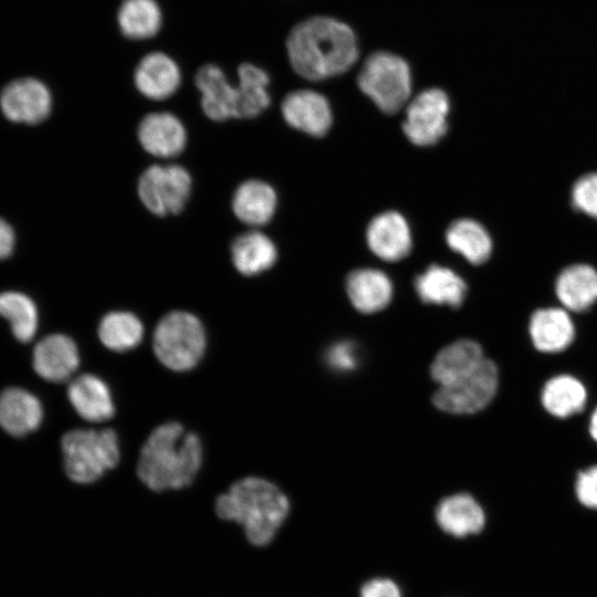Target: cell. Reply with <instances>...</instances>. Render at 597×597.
<instances>
[{
	"instance_id": "cell-1",
	"label": "cell",
	"mask_w": 597,
	"mask_h": 597,
	"mask_svg": "<svg viewBox=\"0 0 597 597\" xmlns=\"http://www.w3.org/2000/svg\"><path fill=\"white\" fill-rule=\"evenodd\" d=\"M286 48L294 71L312 81L346 72L358 54L352 29L326 17L311 18L295 25L289 34Z\"/></svg>"
},
{
	"instance_id": "cell-2",
	"label": "cell",
	"mask_w": 597,
	"mask_h": 597,
	"mask_svg": "<svg viewBox=\"0 0 597 597\" xmlns=\"http://www.w3.org/2000/svg\"><path fill=\"white\" fill-rule=\"evenodd\" d=\"M202 444L195 432L175 421L156 427L143 444L137 475L151 491L179 490L192 483L202 463Z\"/></svg>"
},
{
	"instance_id": "cell-3",
	"label": "cell",
	"mask_w": 597,
	"mask_h": 597,
	"mask_svg": "<svg viewBox=\"0 0 597 597\" xmlns=\"http://www.w3.org/2000/svg\"><path fill=\"white\" fill-rule=\"evenodd\" d=\"M290 511L286 495L274 483L247 476L232 483L216 500V513L226 521L242 525L250 543L269 544Z\"/></svg>"
},
{
	"instance_id": "cell-4",
	"label": "cell",
	"mask_w": 597,
	"mask_h": 597,
	"mask_svg": "<svg viewBox=\"0 0 597 597\" xmlns=\"http://www.w3.org/2000/svg\"><path fill=\"white\" fill-rule=\"evenodd\" d=\"M65 473L70 480L90 484L114 469L121 458L117 433L111 429H74L61 440Z\"/></svg>"
},
{
	"instance_id": "cell-5",
	"label": "cell",
	"mask_w": 597,
	"mask_h": 597,
	"mask_svg": "<svg viewBox=\"0 0 597 597\" xmlns=\"http://www.w3.org/2000/svg\"><path fill=\"white\" fill-rule=\"evenodd\" d=\"M207 347L206 329L201 321L186 311H172L156 325L153 349L168 369L187 371L202 359Z\"/></svg>"
},
{
	"instance_id": "cell-6",
	"label": "cell",
	"mask_w": 597,
	"mask_h": 597,
	"mask_svg": "<svg viewBox=\"0 0 597 597\" xmlns=\"http://www.w3.org/2000/svg\"><path fill=\"white\" fill-rule=\"evenodd\" d=\"M357 82L363 93L386 114L398 112L411 92L408 64L400 56L388 52L371 54L365 61Z\"/></svg>"
},
{
	"instance_id": "cell-7",
	"label": "cell",
	"mask_w": 597,
	"mask_h": 597,
	"mask_svg": "<svg viewBox=\"0 0 597 597\" xmlns=\"http://www.w3.org/2000/svg\"><path fill=\"white\" fill-rule=\"evenodd\" d=\"M499 387V370L488 358L469 375L440 386L432 396V404L441 411L469 415L485 408L494 398Z\"/></svg>"
},
{
	"instance_id": "cell-8",
	"label": "cell",
	"mask_w": 597,
	"mask_h": 597,
	"mask_svg": "<svg viewBox=\"0 0 597 597\" xmlns=\"http://www.w3.org/2000/svg\"><path fill=\"white\" fill-rule=\"evenodd\" d=\"M190 190V174L179 165H153L140 175L137 186L143 205L159 217L180 212Z\"/></svg>"
},
{
	"instance_id": "cell-9",
	"label": "cell",
	"mask_w": 597,
	"mask_h": 597,
	"mask_svg": "<svg viewBox=\"0 0 597 597\" xmlns=\"http://www.w3.org/2000/svg\"><path fill=\"white\" fill-rule=\"evenodd\" d=\"M450 102L440 88L425 90L406 111L402 129L408 140L419 147L436 145L448 130Z\"/></svg>"
},
{
	"instance_id": "cell-10",
	"label": "cell",
	"mask_w": 597,
	"mask_h": 597,
	"mask_svg": "<svg viewBox=\"0 0 597 597\" xmlns=\"http://www.w3.org/2000/svg\"><path fill=\"white\" fill-rule=\"evenodd\" d=\"M51 107L50 91L36 78L14 80L0 94V108L14 123L39 124L49 116Z\"/></svg>"
},
{
	"instance_id": "cell-11",
	"label": "cell",
	"mask_w": 597,
	"mask_h": 597,
	"mask_svg": "<svg viewBox=\"0 0 597 597\" xmlns=\"http://www.w3.org/2000/svg\"><path fill=\"white\" fill-rule=\"evenodd\" d=\"M366 242L376 256L387 262H396L411 251V230L401 213L384 211L370 220L366 230Z\"/></svg>"
},
{
	"instance_id": "cell-12",
	"label": "cell",
	"mask_w": 597,
	"mask_h": 597,
	"mask_svg": "<svg viewBox=\"0 0 597 597\" xmlns=\"http://www.w3.org/2000/svg\"><path fill=\"white\" fill-rule=\"evenodd\" d=\"M281 111L290 126L314 137L326 135L333 123L332 109L326 97L310 90L287 94L282 102Z\"/></svg>"
},
{
	"instance_id": "cell-13",
	"label": "cell",
	"mask_w": 597,
	"mask_h": 597,
	"mask_svg": "<svg viewBox=\"0 0 597 597\" xmlns=\"http://www.w3.org/2000/svg\"><path fill=\"white\" fill-rule=\"evenodd\" d=\"M32 363L35 373L43 379L63 383L77 370L80 354L71 337L63 334H51L35 345Z\"/></svg>"
},
{
	"instance_id": "cell-14",
	"label": "cell",
	"mask_w": 597,
	"mask_h": 597,
	"mask_svg": "<svg viewBox=\"0 0 597 597\" xmlns=\"http://www.w3.org/2000/svg\"><path fill=\"white\" fill-rule=\"evenodd\" d=\"M137 136L143 148L159 158L179 155L187 143L182 123L177 116L167 112L146 115L138 125Z\"/></svg>"
},
{
	"instance_id": "cell-15",
	"label": "cell",
	"mask_w": 597,
	"mask_h": 597,
	"mask_svg": "<svg viewBox=\"0 0 597 597\" xmlns=\"http://www.w3.org/2000/svg\"><path fill=\"white\" fill-rule=\"evenodd\" d=\"M196 85L201 93V107L207 117L217 122L238 118V86L229 82L220 67L203 65L197 72Z\"/></svg>"
},
{
	"instance_id": "cell-16",
	"label": "cell",
	"mask_w": 597,
	"mask_h": 597,
	"mask_svg": "<svg viewBox=\"0 0 597 597\" xmlns=\"http://www.w3.org/2000/svg\"><path fill=\"white\" fill-rule=\"evenodd\" d=\"M345 289L352 305L364 314L386 308L394 294L389 276L373 268H362L349 272Z\"/></svg>"
},
{
	"instance_id": "cell-17",
	"label": "cell",
	"mask_w": 597,
	"mask_h": 597,
	"mask_svg": "<svg viewBox=\"0 0 597 597\" xmlns=\"http://www.w3.org/2000/svg\"><path fill=\"white\" fill-rule=\"evenodd\" d=\"M67 398L76 413L90 422H104L115 413V405L106 383L93 374L71 380Z\"/></svg>"
},
{
	"instance_id": "cell-18",
	"label": "cell",
	"mask_w": 597,
	"mask_h": 597,
	"mask_svg": "<svg viewBox=\"0 0 597 597\" xmlns=\"http://www.w3.org/2000/svg\"><path fill=\"white\" fill-rule=\"evenodd\" d=\"M134 81L144 96L159 101L168 98L178 90L181 75L172 59L161 52H151L138 63Z\"/></svg>"
},
{
	"instance_id": "cell-19",
	"label": "cell",
	"mask_w": 597,
	"mask_h": 597,
	"mask_svg": "<svg viewBox=\"0 0 597 597\" xmlns=\"http://www.w3.org/2000/svg\"><path fill=\"white\" fill-rule=\"evenodd\" d=\"M413 287L423 303L452 308L462 305L468 291L465 281L459 274L439 264H432L418 274Z\"/></svg>"
},
{
	"instance_id": "cell-20",
	"label": "cell",
	"mask_w": 597,
	"mask_h": 597,
	"mask_svg": "<svg viewBox=\"0 0 597 597\" xmlns=\"http://www.w3.org/2000/svg\"><path fill=\"white\" fill-rule=\"evenodd\" d=\"M43 418L40 400L25 389L10 387L0 392V426L22 437L36 430Z\"/></svg>"
},
{
	"instance_id": "cell-21",
	"label": "cell",
	"mask_w": 597,
	"mask_h": 597,
	"mask_svg": "<svg viewBox=\"0 0 597 597\" xmlns=\"http://www.w3.org/2000/svg\"><path fill=\"white\" fill-rule=\"evenodd\" d=\"M436 520L446 533L465 537L483 530L485 514L473 496L459 493L440 501L436 510Z\"/></svg>"
},
{
	"instance_id": "cell-22",
	"label": "cell",
	"mask_w": 597,
	"mask_h": 597,
	"mask_svg": "<svg viewBox=\"0 0 597 597\" xmlns=\"http://www.w3.org/2000/svg\"><path fill=\"white\" fill-rule=\"evenodd\" d=\"M484 358L479 343L460 339L437 354L430 366V375L440 386L449 385L472 373Z\"/></svg>"
},
{
	"instance_id": "cell-23",
	"label": "cell",
	"mask_w": 597,
	"mask_h": 597,
	"mask_svg": "<svg viewBox=\"0 0 597 597\" xmlns=\"http://www.w3.org/2000/svg\"><path fill=\"white\" fill-rule=\"evenodd\" d=\"M277 196L273 187L259 179H249L235 189L232 198L234 216L249 226H263L275 213Z\"/></svg>"
},
{
	"instance_id": "cell-24",
	"label": "cell",
	"mask_w": 597,
	"mask_h": 597,
	"mask_svg": "<svg viewBox=\"0 0 597 597\" xmlns=\"http://www.w3.org/2000/svg\"><path fill=\"white\" fill-rule=\"evenodd\" d=\"M574 335V324L562 308H541L531 317L530 336L540 352L559 353L570 345Z\"/></svg>"
},
{
	"instance_id": "cell-25",
	"label": "cell",
	"mask_w": 597,
	"mask_h": 597,
	"mask_svg": "<svg viewBox=\"0 0 597 597\" xmlns=\"http://www.w3.org/2000/svg\"><path fill=\"white\" fill-rule=\"evenodd\" d=\"M231 259L239 273L252 276L275 264L277 250L274 242L264 233L249 231L234 239L231 245Z\"/></svg>"
},
{
	"instance_id": "cell-26",
	"label": "cell",
	"mask_w": 597,
	"mask_h": 597,
	"mask_svg": "<svg viewBox=\"0 0 597 597\" xmlns=\"http://www.w3.org/2000/svg\"><path fill=\"white\" fill-rule=\"evenodd\" d=\"M556 294L570 311L589 308L597 301V272L586 264L566 268L557 277Z\"/></svg>"
},
{
	"instance_id": "cell-27",
	"label": "cell",
	"mask_w": 597,
	"mask_h": 597,
	"mask_svg": "<svg viewBox=\"0 0 597 597\" xmlns=\"http://www.w3.org/2000/svg\"><path fill=\"white\" fill-rule=\"evenodd\" d=\"M448 247L472 264H482L491 255L492 240L475 220L462 218L451 222L446 231Z\"/></svg>"
},
{
	"instance_id": "cell-28",
	"label": "cell",
	"mask_w": 597,
	"mask_h": 597,
	"mask_svg": "<svg viewBox=\"0 0 597 597\" xmlns=\"http://www.w3.org/2000/svg\"><path fill=\"white\" fill-rule=\"evenodd\" d=\"M541 400L548 413L566 418L584 409L587 391L577 378L570 375H558L544 385Z\"/></svg>"
},
{
	"instance_id": "cell-29",
	"label": "cell",
	"mask_w": 597,
	"mask_h": 597,
	"mask_svg": "<svg viewBox=\"0 0 597 597\" xmlns=\"http://www.w3.org/2000/svg\"><path fill=\"white\" fill-rule=\"evenodd\" d=\"M97 336L109 350L123 353L139 345L144 337V325L130 312L113 311L102 317Z\"/></svg>"
},
{
	"instance_id": "cell-30",
	"label": "cell",
	"mask_w": 597,
	"mask_h": 597,
	"mask_svg": "<svg viewBox=\"0 0 597 597\" xmlns=\"http://www.w3.org/2000/svg\"><path fill=\"white\" fill-rule=\"evenodd\" d=\"M239 111L238 118H253L264 112L271 102L268 92L269 75L262 69L243 63L238 69Z\"/></svg>"
},
{
	"instance_id": "cell-31",
	"label": "cell",
	"mask_w": 597,
	"mask_h": 597,
	"mask_svg": "<svg viewBox=\"0 0 597 597\" xmlns=\"http://www.w3.org/2000/svg\"><path fill=\"white\" fill-rule=\"evenodd\" d=\"M122 33L134 40L154 36L161 25V12L155 0H124L117 15Z\"/></svg>"
},
{
	"instance_id": "cell-32",
	"label": "cell",
	"mask_w": 597,
	"mask_h": 597,
	"mask_svg": "<svg viewBox=\"0 0 597 597\" xmlns=\"http://www.w3.org/2000/svg\"><path fill=\"white\" fill-rule=\"evenodd\" d=\"M0 315L9 323L13 336L22 342H30L38 329V308L34 302L20 292L0 293Z\"/></svg>"
},
{
	"instance_id": "cell-33",
	"label": "cell",
	"mask_w": 597,
	"mask_h": 597,
	"mask_svg": "<svg viewBox=\"0 0 597 597\" xmlns=\"http://www.w3.org/2000/svg\"><path fill=\"white\" fill-rule=\"evenodd\" d=\"M574 207L594 218H597V174L580 177L572 189Z\"/></svg>"
},
{
	"instance_id": "cell-34",
	"label": "cell",
	"mask_w": 597,
	"mask_h": 597,
	"mask_svg": "<svg viewBox=\"0 0 597 597\" xmlns=\"http://www.w3.org/2000/svg\"><path fill=\"white\" fill-rule=\"evenodd\" d=\"M578 501L588 509L597 510V465L582 471L575 484Z\"/></svg>"
},
{
	"instance_id": "cell-35",
	"label": "cell",
	"mask_w": 597,
	"mask_h": 597,
	"mask_svg": "<svg viewBox=\"0 0 597 597\" xmlns=\"http://www.w3.org/2000/svg\"><path fill=\"white\" fill-rule=\"evenodd\" d=\"M327 362L337 370L347 371L354 369L358 363L355 344L344 341L332 345L327 352Z\"/></svg>"
},
{
	"instance_id": "cell-36",
	"label": "cell",
	"mask_w": 597,
	"mask_h": 597,
	"mask_svg": "<svg viewBox=\"0 0 597 597\" xmlns=\"http://www.w3.org/2000/svg\"><path fill=\"white\" fill-rule=\"evenodd\" d=\"M360 597H401V591L391 579L374 578L364 584Z\"/></svg>"
},
{
	"instance_id": "cell-37",
	"label": "cell",
	"mask_w": 597,
	"mask_h": 597,
	"mask_svg": "<svg viewBox=\"0 0 597 597\" xmlns=\"http://www.w3.org/2000/svg\"><path fill=\"white\" fill-rule=\"evenodd\" d=\"M14 232L11 226L0 218V260L10 256L14 249Z\"/></svg>"
},
{
	"instance_id": "cell-38",
	"label": "cell",
	"mask_w": 597,
	"mask_h": 597,
	"mask_svg": "<svg viewBox=\"0 0 597 597\" xmlns=\"http://www.w3.org/2000/svg\"><path fill=\"white\" fill-rule=\"evenodd\" d=\"M589 433L591 438L597 442V407L593 411L589 420Z\"/></svg>"
}]
</instances>
